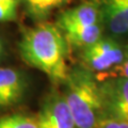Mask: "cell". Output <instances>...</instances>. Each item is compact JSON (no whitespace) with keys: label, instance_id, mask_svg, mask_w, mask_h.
I'll list each match as a JSON object with an SVG mask.
<instances>
[{"label":"cell","instance_id":"obj_15","mask_svg":"<svg viewBox=\"0 0 128 128\" xmlns=\"http://www.w3.org/2000/svg\"><path fill=\"white\" fill-rule=\"evenodd\" d=\"M2 2L8 3V4H11V6H17V0H1Z\"/></svg>","mask_w":128,"mask_h":128},{"label":"cell","instance_id":"obj_11","mask_svg":"<svg viewBox=\"0 0 128 128\" xmlns=\"http://www.w3.org/2000/svg\"><path fill=\"white\" fill-rule=\"evenodd\" d=\"M16 18V6L0 2V22H10Z\"/></svg>","mask_w":128,"mask_h":128},{"label":"cell","instance_id":"obj_14","mask_svg":"<svg viewBox=\"0 0 128 128\" xmlns=\"http://www.w3.org/2000/svg\"><path fill=\"white\" fill-rule=\"evenodd\" d=\"M6 54V47H4V44H3L2 40L0 38V62L2 61L3 59H4Z\"/></svg>","mask_w":128,"mask_h":128},{"label":"cell","instance_id":"obj_9","mask_svg":"<svg viewBox=\"0 0 128 128\" xmlns=\"http://www.w3.org/2000/svg\"><path fill=\"white\" fill-rule=\"evenodd\" d=\"M0 128H40L36 116L11 114L0 116Z\"/></svg>","mask_w":128,"mask_h":128},{"label":"cell","instance_id":"obj_4","mask_svg":"<svg viewBox=\"0 0 128 128\" xmlns=\"http://www.w3.org/2000/svg\"><path fill=\"white\" fill-rule=\"evenodd\" d=\"M126 42L104 34L93 44L80 50L81 65L96 74H109L123 62Z\"/></svg>","mask_w":128,"mask_h":128},{"label":"cell","instance_id":"obj_10","mask_svg":"<svg viewBox=\"0 0 128 128\" xmlns=\"http://www.w3.org/2000/svg\"><path fill=\"white\" fill-rule=\"evenodd\" d=\"M65 0H25L29 12L36 18L42 19L54 9L61 6Z\"/></svg>","mask_w":128,"mask_h":128},{"label":"cell","instance_id":"obj_16","mask_svg":"<svg viewBox=\"0 0 128 128\" xmlns=\"http://www.w3.org/2000/svg\"><path fill=\"white\" fill-rule=\"evenodd\" d=\"M0 2H1V0H0Z\"/></svg>","mask_w":128,"mask_h":128},{"label":"cell","instance_id":"obj_8","mask_svg":"<svg viewBox=\"0 0 128 128\" xmlns=\"http://www.w3.org/2000/svg\"><path fill=\"white\" fill-rule=\"evenodd\" d=\"M105 33L128 42V0H102L99 2Z\"/></svg>","mask_w":128,"mask_h":128},{"label":"cell","instance_id":"obj_13","mask_svg":"<svg viewBox=\"0 0 128 128\" xmlns=\"http://www.w3.org/2000/svg\"><path fill=\"white\" fill-rule=\"evenodd\" d=\"M96 128H128V123L120 120L104 118Z\"/></svg>","mask_w":128,"mask_h":128},{"label":"cell","instance_id":"obj_6","mask_svg":"<svg viewBox=\"0 0 128 128\" xmlns=\"http://www.w3.org/2000/svg\"><path fill=\"white\" fill-rule=\"evenodd\" d=\"M36 120L40 128H78L62 92L58 90L45 96Z\"/></svg>","mask_w":128,"mask_h":128},{"label":"cell","instance_id":"obj_1","mask_svg":"<svg viewBox=\"0 0 128 128\" xmlns=\"http://www.w3.org/2000/svg\"><path fill=\"white\" fill-rule=\"evenodd\" d=\"M68 48L63 32L57 24L42 22L25 31L18 44L19 54L28 65L43 72L54 84L65 81Z\"/></svg>","mask_w":128,"mask_h":128},{"label":"cell","instance_id":"obj_12","mask_svg":"<svg viewBox=\"0 0 128 128\" xmlns=\"http://www.w3.org/2000/svg\"><path fill=\"white\" fill-rule=\"evenodd\" d=\"M108 76H125V77H128V42L126 43V51H125V57H124L123 62L115 70H113L108 75H106L105 77H108Z\"/></svg>","mask_w":128,"mask_h":128},{"label":"cell","instance_id":"obj_3","mask_svg":"<svg viewBox=\"0 0 128 128\" xmlns=\"http://www.w3.org/2000/svg\"><path fill=\"white\" fill-rule=\"evenodd\" d=\"M56 24L74 49L81 50L105 34L100 4L97 1H86L65 10Z\"/></svg>","mask_w":128,"mask_h":128},{"label":"cell","instance_id":"obj_7","mask_svg":"<svg viewBox=\"0 0 128 128\" xmlns=\"http://www.w3.org/2000/svg\"><path fill=\"white\" fill-rule=\"evenodd\" d=\"M28 80L14 67L0 66V111L17 106L26 96Z\"/></svg>","mask_w":128,"mask_h":128},{"label":"cell","instance_id":"obj_5","mask_svg":"<svg viewBox=\"0 0 128 128\" xmlns=\"http://www.w3.org/2000/svg\"><path fill=\"white\" fill-rule=\"evenodd\" d=\"M99 80L104 118L128 123V77L108 76Z\"/></svg>","mask_w":128,"mask_h":128},{"label":"cell","instance_id":"obj_2","mask_svg":"<svg viewBox=\"0 0 128 128\" xmlns=\"http://www.w3.org/2000/svg\"><path fill=\"white\" fill-rule=\"evenodd\" d=\"M61 90L78 128H96L104 118L99 80L81 64L70 68Z\"/></svg>","mask_w":128,"mask_h":128}]
</instances>
